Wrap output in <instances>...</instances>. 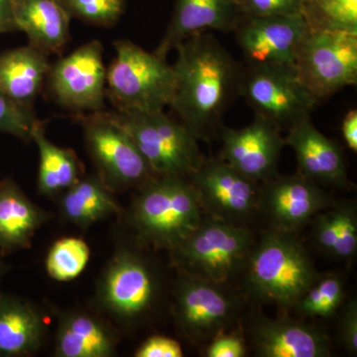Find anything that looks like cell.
<instances>
[{"instance_id":"cell-1","label":"cell","mask_w":357,"mask_h":357,"mask_svg":"<svg viewBox=\"0 0 357 357\" xmlns=\"http://www.w3.org/2000/svg\"><path fill=\"white\" fill-rule=\"evenodd\" d=\"M175 50L177 86L170 107L199 140L210 139L239 96L244 66L211 34L192 36Z\"/></svg>"},{"instance_id":"cell-2","label":"cell","mask_w":357,"mask_h":357,"mask_svg":"<svg viewBox=\"0 0 357 357\" xmlns=\"http://www.w3.org/2000/svg\"><path fill=\"white\" fill-rule=\"evenodd\" d=\"M244 268L249 292L281 307H296L319 278L304 245L293 234L273 229L253 244Z\"/></svg>"},{"instance_id":"cell-3","label":"cell","mask_w":357,"mask_h":357,"mask_svg":"<svg viewBox=\"0 0 357 357\" xmlns=\"http://www.w3.org/2000/svg\"><path fill=\"white\" fill-rule=\"evenodd\" d=\"M139 189L131 222L138 236L154 248L172 251L203 220V208L190 178L154 176Z\"/></svg>"},{"instance_id":"cell-4","label":"cell","mask_w":357,"mask_h":357,"mask_svg":"<svg viewBox=\"0 0 357 357\" xmlns=\"http://www.w3.org/2000/svg\"><path fill=\"white\" fill-rule=\"evenodd\" d=\"M107 69V96L124 112H161L170 107L177 79L173 65L129 40L114 42Z\"/></svg>"},{"instance_id":"cell-5","label":"cell","mask_w":357,"mask_h":357,"mask_svg":"<svg viewBox=\"0 0 357 357\" xmlns=\"http://www.w3.org/2000/svg\"><path fill=\"white\" fill-rule=\"evenodd\" d=\"M129 134L155 176L191 178L206 157L199 139L183 122L164 110L154 112H107Z\"/></svg>"},{"instance_id":"cell-6","label":"cell","mask_w":357,"mask_h":357,"mask_svg":"<svg viewBox=\"0 0 357 357\" xmlns=\"http://www.w3.org/2000/svg\"><path fill=\"white\" fill-rule=\"evenodd\" d=\"M252 232L243 225L208 217L172 250L183 270L223 284L244 267L255 244Z\"/></svg>"},{"instance_id":"cell-7","label":"cell","mask_w":357,"mask_h":357,"mask_svg":"<svg viewBox=\"0 0 357 357\" xmlns=\"http://www.w3.org/2000/svg\"><path fill=\"white\" fill-rule=\"evenodd\" d=\"M296 72L318 100L357 83V33L307 28L295 51Z\"/></svg>"},{"instance_id":"cell-8","label":"cell","mask_w":357,"mask_h":357,"mask_svg":"<svg viewBox=\"0 0 357 357\" xmlns=\"http://www.w3.org/2000/svg\"><path fill=\"white\" fill-rule=\"evenodd\" d=\"M255 115L280 130L311 116L318 100L301 82L294 66H244L241 93Z\"/></svg>"},{"instance_id":"cell-9","label":"cell","mask_w":357,"mask_h":357,"mask_svg":"<svg viewBox=\"0 0 357 357\" xmlns=\"http://www.w3.org/2000/svg\"><path fill=\"white\" fill-rule=\"evenodd\" d=\"M89 156L110 189L141 187L154 177L132 138L107 112L79 114Z\"/></svg>"},{"instance_id":"cell-10","label":"cell","mask_w":357,"mask_h":357,"mask_svg":"<svg viewBox=\"0 0 357 357\" xmlns=\"http://www.w3.org/2000/svg\"><path fill=\"white\" fill-rule=\"evenodd\" d=\"M159 288L157 275L147 260L133 251L122 250L107 265L98 300L114 318L135 321L153 309Z\"/></svg>"},{"instance_id":"cell-11","label":"cell","mask_w":357,"mask_h":357,"mask_svg":"<svg viewBox=\"0 0 357 357\" xmlns=\"http://www.w3.org/2000/svg\"><path fill=\"white\" fill-rule=\"evenodd\" d=\"M107 69L102 44L93 40L51 65L47 82L52 96L66 109L79 114L102 112Z\"/></svg>"},{"instance_id":"cell-12","label":"cell","mask_w":357,"mask_h":357,"mask_svg":"<svg viewBox=\"0 0 357 357\" xmlns=\"http://www.w3.org/2000/svg\"><path fill=\"white\" fill-rule=\"evenodd\" d=\"M190 178L208 217L238 225L259 210V183L246 177L220 157L206 158Z\"/></svg>"},{"instance_id":"cell-13","label":"cell","mask_w":357,"mask_h":357,"mask_svg":"<svg viewBox=\"0 0 357 357\" xmlns=\"http://www.w3.org/2000/svg\"><path fill=\"white\" fill-rule=\"evenodd\" d=\"M176 323L194 340L213 338L236 312V302L222 285L183 270L176 285Z\"/></svg>"},{"instance_id":"cell-14","label":"cell","mask_w":357,"mask_h":357,"mask_svg":"<svg viewBox=\"0 0 357 357\" xmlns=\"http://www.w3.org/2000/svg\"><path fill=\"white\" fill-rule=\"evenodd\" d=\"M220 158L246 177L257 183L271 180L277 174L282 150L286 146L281 130L271 122L255 115L243 128L223 126Z\"/></svg>"},{"instance_id":"cell-15","label":"cell","mask_w":357,"mask_h":357,"mask_svg":"<svg viewBox=\"0 0 357 357\" xmlns=\"http://www.w3.org/2000/svg\"><path fill=\"white\" fill-rule=\"evenodd\" d=\"M262 184L259 210L277 231L293 234L333 204L319 185L298 173L277 175Z\"/></svg>"},{"instance_id":"cell-16","label":"cell","mask_w":357,"mask_h":357,"mask_svg":"<svg viewBox=\"0 0 357 357\" xmlns=\"http://www.w3.org/2000/svg\"><path fill=\"white\" fill-rule=\"evenodd\" d=\"M307 29L303 15H241L232 32L248 65L294 66L296 48Z\"/></svg>"},{"instance_id":"cell-17","label":"cell","mask_w":357,"mask_h":357,"mask_svg":"<svg viewBox=\"0 0 357 357\" xmlns=\"http://www.w3.org/2000/svg\"><path fill=\"white\" fill-rule=\"evenodd\" d=\"M286 145L295 152L298 174L318 185L347 189L351 185L342 148L305 117L287 130Z\"/></svg>"},{"instance_id":"cell-18","label":"cell","mask_w":357,"mask_h":357,"mask_svg":"<svg viewBox=\"0 0 357 357\" xmlns=\"http://www.w3.org/2000/svg\"><path fill=\"white\" fill-rule=\"evenodd\" d=\"M251 342L261 357H326L331 342L325 333L291 318L258 314L250 326Z\"/></svg>"},{"instance_id":"cell-19","label":"cell","mask_w":357,"mask_h":357,"mask_svg":"<svg viewBox=\"0 0 357 357\" xmlns=\"http://www.w3.org/2000/svg\"><path fill=\"white\" fill-rule=\"evenodd\" d=\"M236 0H176L165 35L153 53L167 58L178 44L208 30L232 32L241 17Z\"/></svg>"},{"instance_id":"cell-20","label":"cell","mask_w":357,"mask_h":357,"mask_svg":"<svg viewBox=\"0 0 357 357\" xmlns=\"http://www.w3.org/2000/svg\"><path fill=\"white\" fill-rule=\"evenodd\" d=\"M13 18L16 30L46 55L62 53L69 43L72 17L60 0H15Z\"/></svg>"},{"instance_id":"cell-21","label":"cell","mask_w":357,"mask_h":357,"mask_svg":"<svg viewBox=\"0 0 357 357\" xmlns=\"http://www.w3.org/2000/svg\"><path fill=\"white\" fill-rule=\"evenodd\" d=\"M48 55L31 45L0 54V91L25 109L33 105L48 79Z\"/></svg>"},{"instance_id":"cell-22","label":"cell","mask_w":357,"mask_h":357,"mask_svg":"<svg viewBox=\"0 0 357 357\" xmlns=\"http://www.w3.org/2000/svg\"><path fill=\"white\" fill-rule=\"evenodd\" d=\"M41 312L30 303L0 293V357L31 354L45 337Z\"/></svg>"},{"instance_id":"cell-23","label":"cell","mask_w":357,"mask_h":357,"mask_svg":"<svg viewBox=\"0 0 357 357\" xmlns=\"http://www.w3.org/2000/svg\"><path fill=\"white\" fill-rule=\"evenodd\" d=\"M116 337L105 323L89 312L74 311L62 317L56 337L58 357H109L116 352Z\"/></svg>"},{"instance_id":"cell-24","label":"cell","mask_w":357,"mask_h":357,"mask_svg":"<svg viewBox=\"0 0 357 357\" xmlns=\"http://www.w3.org/2000/svg\"><path fill=\"white\" fill-rule=\"evenodd\" d=\"M43 211L10 178L0 182V250L10 252L29 245L45 220Z\"/></svg>"},{"instance_id":"cell-25","label":"cell","mask_w":357,"mask_h":357,"mask_svg":"<svg viewBox=\"0 0 357 357\" xmlns=\"http://www.w3.org/2000/svg\"><path fill=\"white\" fill-rule=\"evenodd\" d=\"M112 191L98 175L81 177L64 192L61 208L70 222L89 227L119 211Z\"/></svg>"},{"instance_id":"cell-26","label":"cell","mask_w":357,"mask_h":357,"mask_svg":"<svg viewBox=\"0 0 357 357\" xmlns=\"http://www.w3.org/2000/svg\"><path fill=\"white\" fill-rule=\"evenodd\" d=\"M39 151L38 190L45 196L64 192L81 178L82 166L72 150L59 147L47 138L40 121L32 134Z\"/></svg>"},{"instance_id":"cell-27","label":"cell","mask_w":357,"mask_h":357,"mask_svg":"<svg viewBox=\"0 0 357 357\" xmlns=\"http://www.w3.org/2000/svg\"><path fill=\"white\" fill-rule=\"evenodd\" d=\"M312 236L321 250L338 259H351L357 250L356 204L344 202L318 213Z\"/></svg>"},{"instance_id":"cell-28","label":"cell","mask_w":357,"mask_h":357,"mask_svg":"<svg viewBox=\"0 0 357 357\" xmlns=\"http://www.w3.org/2000/svg\"><path fill=\"white\" fill-rule=\"evenodd\" d=\"M309 29L357 33V0H305Z\"/></svg>"},{"instance_id":"cell-29","label":"cell","mask_w":357,"mask_h":357,"mask_svg":"<svg viewBox=\"0 0 357 357\" xmlns=\"http://www.w3.org/2000/svg\"><path fill=\"white\" fill-rule=\"evenodd\" d=\"M91 257V249L82 238L65 237L56 241L46 258L49 276L59 282L74 280L83 273Z\"/></svg>"},{"instance_id":"cell-30","label":"cell","mask_w":357,"mask_h":357,"mask_svg":"<svg viewBox=\"0 0 357 357\" xmlns=\"http://www.w3.org/2000/svg\"><path fill=\"white\" fill-rule=\"evenodd\" d=\"M344 299V281L337 274H328L319 276L296 307L306 317L330 318Z\"/></svg>"},{"instance_id":"cell-31","label":"cell","mask_w":357,"mask_h":357,"mask_svg":"<svg viewBox=\"0 0 357 357\" xmlns=\"http://www.w3.org/2000/svg\"><path fill=\"white\" fill-rule=\"evenodd\" d=\"M70 17L89 24L109 27L121 20L126 0H60Z\"/></svg>"},{"instance_id":"cell-32","label":"cell","mask_w":357,"mask_h":357,"mask_svg":"<svg viewBox=\"0 0 357 357\" xmlns=\"http://www.w3.org/2000/svg\"><path fill=\"white\" fill-rule=\"evenodd\" d=\"M39 122L34 110L21 107L0 91V132L30 141Z\"/></svg>"},{"instance_id":"cell-33","label":"cell","mask_w":357,"mask_h":357,"mask_svg":"<svg viewBox=\"0 0 357 357\" xmlns=\"http://www.w3.org/2000/svg\"><path fill=\"white\" fill-rule=\"evenodd\" d=\"M243 16L303 15L305 0H236Z\"/></svg>"},{"instance_id":"cell-34","label":"cell","mask_w":357,"mask_h":357,"mask_svg":"<svg viewBox=\"0 0 357 357\" xmlns=\"http://www.w3.org/2000/svg\"><path fill=\"white\" fill-rule=\"evenodd\" d=\"M248 354L243 338L236 333H218L206 347L208 357H244Z\"/></svg>"},{"instance_id":"cell-35","label":"cell","mask_w":357,"mask_h":357,"mask_svg":"<svg viewBox=\"0 0 357 357\" xmlns=\"http://www.w3.org/2000/svg\"><path fill=\"white\" fill-rule=\"evenodd\" d=\"M340 344L351 356L357 354V302L351 299L345 305L338 326Z\"/></svg>"},{"instance_id":"cell-36","label":"cell","mask_w":357,"mask_h":357,"mask_svg":"<svg viewBox=\"0 0 357 357\" xmlns=\"http://www.w3.org/2000/svg\"><path fill=\"white\" fill-rule=\"evenodd\" d=\"M136 357H182V347L177 340L164 335H153L136 351Z\"/></svg>"},{"instance_id":"cell-37","label":"cell","mask_w":357,"mask_h":357,"mask_svg":"<svg viewBox=\"0 0 357 357\" xmlns=\"http://www.w3.org/2000/svg\"><path fill=\"white\" fill-rule=\"evenodd\" d=\"M342 135L345 144L352 152H357V110H349L342 122Z\"/></svg>"},{"instance_id":"cell-38","label":"cell","mask_w":357,"mask_h":357,"mask_svg":"<svg viewBox=\"0 0 357 357\" xmlns=\"http://www.w3.org/2000/svg\"><path fill=\"white\" fill-rule=\"evenodd\" d=\"M14 1L0 0V34L17 31L13 18Z\"/></svg>"},{"instance_id":"cell-39","label":"cell","mask_w":357,"mask_h":357,"mask_svg":"<svg viewBox=\"0 0 357 357\" xmlns=\"http://www.w3.org/2000/svg\"><path fill=\"white\" fill-rule=\"evenodd\" d=\"M6 267L3 263L0 262V281H1L2 276H3L4 273H6Z\"/></svg>"}]
</instances>
